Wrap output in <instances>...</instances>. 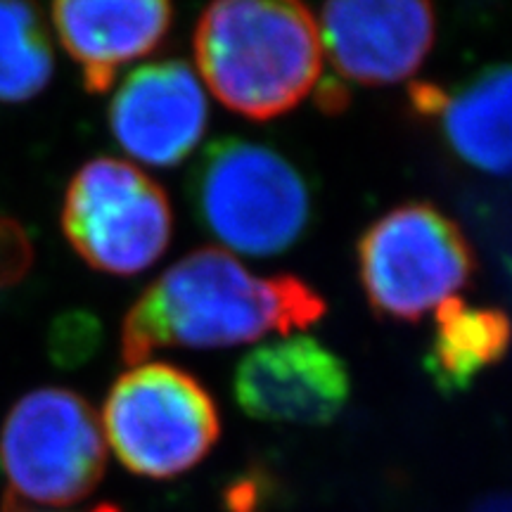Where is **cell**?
<instances>
[{
	"instance_id": "obj_15",
	"label": "cell",
	"mask_w": 512,
	"mask_h": 512,
	"mask_svg": "<svg viewBox=\"0 0 512 512\" xmlns=\"http://www.w3.org/2000/svg\"><path fill=\"white\" fill-rule=\"evenodd\" d=\"M34 266V247L15 219L0 216V287L17 285Z\"/></svg>"
},
{
	"instance_id": "obj_8",
	"label": "cell",
	"mask_w": 512,
	"mask_h": 512,
	"mask_svg": "<svg viewBox=\"0 0 512 512\" xmlns=\"http://www.w3.org/2000/svg\"><path fill=\"white\" fill-rule=\"evenodd\" d=\"M242 413L273 425H330L347 406L351 377L335 351L309 335H287L242 358L233 375Z\"/></svg>"
},
{
	"instance_id": "obj_16",
	"label": "cell",
	"mask_w": 512,
	"mask_h": 512,
	"mask_svg": "<svg viewBox=\"0 0 512 512\" xmlns=\"http://www.w3.org/2000/svg\"><path fill=\"white\" fill-rule=\"evenodd\" d=\"M3 512H41V510H31V508H27V505H24L22 501H17L15 496H5V501H3ZM95 512H117V510H112V508H100V510H95Z\"/></svg>"
},
{
	"instance_id": "obj_1",
	"label": "cell",
	"mask_w": 512,
	"mask_h": 512,
	"mask_svg": "<svg viewBox=\"0 0 512 512\" xmlns=\"http://www.w3.org/2000/svg\"><path fill=\"white\" fill-rule=\"evenodd\" d=\"M323 297L297 275H256L202 247L166 268L126 311L121 356L140 366L166 349H226L318 323Z\"/></svg>"
},
{
	"instance_id": "obj_11",
	"label": "cell",
	"mask_w": 512,
	"mask_h": 512,
	"mask_svg": "<svg viewBox=\"0 0 512 512\" xmlns=\"http://www.w3.org/2000/svg\"><path fill=\"white\" fill-rule=\"evenodd\" d=\"M174 24L162 0H76L53 5L62 48L79 64L88 93L110 91L121 67L155 53Z\"/></svg>"
},
{
	"instance_id": "obj_7",
	"label": "cell",
	"mask_w": 512,
	"mask_h": 512,
	"mask_svg": "<svg viewBox=\"0 0 512 512\" xmlns=\"http://www.w3.org/2000/svg\"><path fill=\"white\" fill-rule=\"evenodd\" d=\"M60 221L74 252L110 275L147 271L174 235V211L162 185L114 157H95L76 171Z\"/></svg>"
},
{
	"instance_id": "obj_4",
	"label": "cell",
	"mask_w": 512,
	"mask_h": 512,
	"mask_svg": "<svg viewBox=\"0 0 512 512\" xmlns=\"http://www.w3.org/2000/svg\"><path fill=\"white\" fill-rule=\"evenodd\" d=\"M100 425L119 463L150 479L192 470L221 437L214 396L171 363H140L121 375L107 394Z\"/></svg>"
},
{
	"instance_id": "obj_9",
	"label": "cell",
	"mask_w": 512,
	"mask_h": 512,
	"mask_svg": "<svg viewBox=\"0 0 512 512\" xmlns=\"http://www.w3.org/2000/svg\"><path fill=\"white\" fill-rule=\"evenodd\" d=\"M318 31L339 83L392 86L427 60L437 19L430 3L415 0L328 3L320 10Z\"/></svg>"
},
{
	"instance_id": "obj_3",
	"label": "cell",
	"mask_w": 512,
	"mask_h": 512,
	"mask_svg": "<svg viewBox=\"0 0 512 512\" xmlns=\"http://www.w3.org/2000/svg\"><path fill=\"white\" fill-rule=\"evenodd\" d=\"M197 219L221 245L245 256H275L304 235L311 197L302 174L271 147L219 140L192 171Z\"/></svg>"
},
{
	"instance_id": "obj_6",
	"label": "cell",
	"mask_w": 512,
	"mask_h": 512,
	"mask_svg": "<svg viewBox=\"0 0 512 512\" xmlns=\"http://www.w3.org/2000/svg\"><path fill=\"white\" fill-rule=\"evenodd\" d=\"M0 465L17 501L74 505L93 494L107 470L98 413L62 387L22 396L0 432Z\"/></svg>"
},
{
	"instance_id": "obj_12",
	"label": "cell",
	"mask_w": 512,
	"mask_h": 512,
	"mask_svg": "<svg viewBox=\"0 0 512 512\" xmlns=\"http://www.w3.org/2000/svg\"><path fill=\"white\" fill-rule=\"evenodd\" d=\"M413 112L437 121L465 164L486 174H512V64L484 69L458 91L413 83Z\"/></svg>"
},
{
	"instance_id": "obj_5",
	"label": "cell",
	"mask_w": 512,
	"mask_h": 512,
	"mask_svg": "<svg viewBox=\"0 0 512 512\" xmlns=\"http://www.w3.org/2000/svg\"><path fill=\"white\" fill-rule=\"evenodd\" d=\"M472 273L463 228L430 202L399 204L358 240V275L380 318L415 323L458 297Z\"/></svg>"
},
{
	"instance_id": "obj_2",
	"label": "cell",
	"mask_w": 512,
	"mask_h": 512,
	"mask_svg": "<svg viewBox=\"0 0 512 512\" xmlns=\"http://www.w3.org/2000/svg\"><path fill=\"white\" fill-rule=\"evenodd\" d=\"M318 22L299 3L228 0L202 12L195 60L223 107L252 121L287 114L323 74Z\"/></svg>"
},
{
	"instance_id": "obj_14",
	"label": "cell",
	"mask_w": 512,
	"mask_h": 512,
	"mask_svg": "<svg viewBox=\"0 0 512 512\" xmlns=\"http://www.w3.org/2000/svg\"><path fill=\"white\" fill-rule=\"evenodd\" d=\"M53 69V46L38 8L0 0V102L36 98Z\"/></svg>"
},
{
	"instance_id": "obj_10",
	"label": "cell",
	"mask_w": 512,
	"mask_h": 512,
	"mask_svg": "<svg viewBox=\"0 0 512 512\" xmlns=\"http://www.w3.org/2000/svg\"><path fill=\"white\" fill-rule=\"evenodd\" d=\"M207 121V95L183 60L136 69L110 102V128L121 150L157 169L185 162L200 145Z\"/></svg>"
},
{
	"instance_id": "obj_13",
	"label": "cell",
	"mask_w": 512,
	"mask_h": 512,
	"mask_svg": "<svg viewBox=\"0 0 512 512\" xmlns=\"http://www.w3.org/2000/svg\"><path fill=\"white\" fill-rule=\"evenodd\" d=\"M512 347V318L494 306L453 297L437 309L425 370L444 394L463 392Z\"/></svg>"
}]
</instances>
